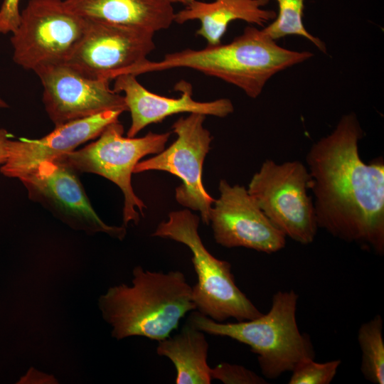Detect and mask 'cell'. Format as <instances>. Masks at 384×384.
<instances>
[{"label":"cell","instance_id":"cell-9","mask_svg":"<svg viewBox=\"0 0 384 384\" xmlns=\"http://www.w3.org/2000/svg\"><path fill=\"white\" fill-rule=\"evenodd\" d=\"M206 116L191 113L172 125L176 139L151 158L139 161L134 174L163 171L180 178L175 198L182 206L199 211L202 221L209 224V214L215 199L206 191L202 181L203 166L210 149L212 137L204 127Z\"/></svg>","mask_w":384,"mask_h":384},{"label":"cell","instance_id":"cell-20","mask_svg":"<svg viewBox=\"0 0 384 384\" xmlns=\"http://www.w3.org/2000/svg\"><path fill=\"white\" fill-rule=\"evenodd\" d=\"M279 6L276 18L262 30L273 40L289 35H297L310 41L321 51L326 53L325 43L310 34L304 28L302 16L305 0H275Z\"/></svg>","mask_w":384,"mask_h":384},{"label":"cell","instance_id":"cell-6","mask_svg":"<svg viewBox=\"0 0 384 384\" xmlns=\"http://www.w3.org/2000/svg\"><path fill=\"white\" fill-rule=\"evenodd\" d=\"M124 127L118 121L110 124L96 140L83 148L63 154L53 161L60 163L77 174L92 173L115 183L124 195L123 223L137 224L146 206L134 193L132 174L140 160L157 154L165 149L171 132H148L142 137H124Z\"/></svg>","mask_w":384,"mask_h":384},{"label":"cell","instance_id":"cell-2","mask_svg":"<svg viewBox=\"0 0 384 384\" xmlns=\"http://www.w3.org/2000/svg\"><path fill=\"white\" fill-rule=\"evenodd\" d=\"M313 56L309 51H294L279 46L262 29L247 26L227 44L186 48L167 53L159 61H144L131 74L139 75L176 68H191L219 78L257 98L267 82L277 73Z\"/></svg>","mask_w":384,"mask_h":384},{"label":"cell","instance_id":"cell-14","mask_svg":"<svg viewBox=\"0 0 384 384\" xmlns=\"http://www.w3.org/2000/svg\"><path fill=\"white\" fill-rule=\"evenodd\" d=\"M121 110H108L86 118L55 127L40 139L9 140V155L1 165V173L20 178L35 170L44 161H53L71 152L80 145L95 139L110 124L118 121Z\"/></svg>","mask_w":384,"mask_h":384},{"label":"cell","instance_id":"cell-15","mask_svg":"<svg viewBox=\"0 0 384 384\" xmlns=\"http://www.w3.org/2000/svg\"><path fill=\"white\" fill-rule=\"evenodd\" d=\"M114 80L113 90L124 93L131 114L132 122L127 133L129 137H134L146 126L161 122L173 114L188 112L225 117L234 111L233 102L227 98L209 102L195 100L191 85L186 82H180L176 87L181 95L171 98L150 92L132 74L121 75Z\"/></svg>","mask_w":384,"mask_h":384},{"label":"cell","instance_id":"cell-26","mask_svg":"<svg viewBox=\"0 0 384 384\" xmlns=\"http://www.w3.org/2000/svg\"><path fill=\"white\" fill-rule=\"evenodd\" d=\"M7 107H9L8 104L1 97H0V109Z\"/></svg>","mask_w":384,"mask_h":384},{"label":"cell","instance_id":"cell-3","mask_svg":"<svg viewBox=\"0 0 384 384\" xmlns=\"http://www.w3.org/2000/svg\"><path fill=\"white\" fill-rule=\"evenodd\" d=\"M132 285L110 287L99 299L104 319L117 340L137 336L159 341L194 309L192 286L180 271L133 270Z\"/></svg>","mask_w":384,"mask_h":384},{"label":"cell","instance_id":"cell-7","mask_svg":"<svg viewBox=\"0 0 384 384\" xmlns=\"http://www.w3.org/2000/svg\"><path fill=\"white\" fill-rule=\"evenodd\" d=\"M309 181L307 167L301 161L266 159L247 188L273 225L302 245L311 243L319 228L308 194Z\"/></svg>","mask_w":384,"mask_h":384},{"label":"cell","instance_id":"cell-21","mask_svg":"<svg viewBox=\"0 0 384 384\" xmlns=\"http://www.w3.org/2000/svg\"><path fill=\"white\" fill-rule=\"evenodd\" d=\"M341 360L317 363L314 358L301 361L291 371L289 384H329L336 375Z\"/></svg>","mask_w":384,"mask_h":384},{"label":"cell","instance_id":"cell-13","mask_svg":"<svg viewBox=\"0 0 384 384\" xmlns=\"http://www.w3.org/2000/svg\"><path fill=\"white\" fill-rule=\"evenodd\" d=\"M220 196L209 214L215 242L232 248L242 247L272 254L285 247L286 236L276 228L247 191L222 179Z\"/></svg>","mask_w":384,"mask_h":384},{"label":"cell","instance_id":"cell-5","mask_svg":"<svg viewBox=\"0 0 384 384\" xmlns=\"http://www.w3.org/2000/svg\"><path fill=\"white\" fill-rule=\"evenodd\" d=\"M199 222V217L188 209L172 211L152 234L181 242L191 252L197 275V282L192 286L196 309L218 322L260 316L262 313L236 285L230 264L216 258L205 247L198 233Z\"/></svg>","mask_w":384,"mask_h":384},{"label":"cell","instance_id":"cell-24","mask_svg":"<svg viewBox=\"0 0 384 384\" xmlns=\"http://www.w3.org/2000/svg\"><path fill=\"white\" fill-rule=\"evenodd\" d=\"M9 135L8 132L3 128L0 129V164H3L9 155Z\"/></svg>","mask_w":384,"mask_h":384},{"label":"cell","instance_id":"cell-22","mask_svg":"<svg viewBox=\"0 0 384 384\" xmlns=\"http://www.w3.org/2000/svg\"><path fill=\"white\" fill-rule=\"evenodd\" d=\"M212 380L215 379L225 384H265L267 381L245 367L228 363H220L211 368Z\"/></svg>","mask_w":384,"mask_h":384},{"label":"cell","instance_id":"cell-23","mask_svg":"<svg viewBox=\"0 0 384 384\" xmlns=\"http://www.w3.org/2000/svg\"><path fill=\"white\" fill-rule=\"evenodd\" d=\"M20 0H4L0 7V33H13L21 17Z\"/></svg>","mask_w":384,"mask_h":384},{"label":"cell","instance_id":"cell-1","mask_svg":"<svg viewBox=\"0 0 384 384\" xmlns=\"http://www.w3.org/2000/svg\"><path fill=\"white\" fill-rule=\"evenodd\" d=\"M363 132L353 112L314 143L306 154L309 190L319 228L384 254V162L361 156Z\"/></svg>","mask_w":384,"mask_h":384},{"label":"cell","instance_id":"cell-17","mask_svg":"<svg viewBox=\"0 0 384 384\" xmlns=\"http://www.w3.org/2000/svg\"><path fill=\"white\" fill-rule=\"evenodd\" d=\"M270 0H214L205 2L193 0L184 9L175 13L174 22L182 24L198 20L200 28L196 35L203 38L208 46L221 43V39L230 22L244 21L264 26L277 16L275 11L265 9Z\"/></svg>","mask_w":384,"mask_h":384},{"label":"cell","instance_id":"cell-12","mask_svg":"<svg viewBox=\"0 0 384 384\" xmlns=\"http://www.w3.org/2000/svg\"><path fill=\"white\" fill-rule=\"evenodd\" d=\"M33 72L43 87V102L55 127L108 110L127 111L123 95L111 89L108 80L87 77L64 63Z\"/></svg>","mask_w":384,"mask_h":384},{"label":"cell","instance_id":"cell-19","mask_svg":"<svg viewBox=\"0 0 384 384\" xmlns=\"http://www.w3.org/2000/svg\"><path fill=\"white\" fill-rule=\"evenodd\" d=\"M383 320L380 314L362 324L358 331L361 351V371L373 384L384 383Z\"/></svg>","mask_w":384,"mask_h":384},{"label":"cell","instance_id":"cell-25","mask_svg":"<svg viewBox=\"0 0 384 384\" xmlns=\"http://www.w3.org/2000/svg\"><path fill=\"white\" fill-rule=\"evenodd\" d=\"M168 1H170L171 4L178 3V4H181L186 6L190 4L193 0H168Z\"/></svg>","mask_w":384,"mask_h":384},{"label":"cell","instance_id":"cell-10","mask_svg":"<svg viewBox=\"0 0 384 384\" xmlns=\"http://www.w3.org/2000/svg\"><path fill=\"white\" fill-rule=\"evenodd\" d=\"M87 21L84 36L64 63L87 77L110 82L129 74L155 48L151 31Z\"/></svg>","mask_w":384,"mask_h":384},{"label":"cell","instance_id":"cell-18","mask_svg":"<svg viewBox=\"0 0 384 384\" xmlns=\"http://www.w3.org/2000/svg\"><path fill=\"white\" fill-rule=\"evenodd\" d=\"M209 345L204 332L187 322L181 331L158 341L156 353L169 358L176 370L177 384H210Z\"/></svg>","mask_w":384,"mask_h":384},{"label":"cell","instance_id":"cell-8","mask_svg":"<svg viewBox=\"0 0 384 384\" xmlns=\"http://www.w3.org/2000/svg\"><path fill=\"white\" fill-rule=\"evenodd\" d=\"M87 26V21L70 11L63 0H29L11 37L13 60L33 71L65 63Z\"/></svg>","mask_w":384,"mask_h":384},{"label":"cell","instance_id":"cell-4","mask_svg":"<svg viewBox=\"0 0 384 384\" xmlns=\"http://www.w3.org/2000/svg\"><path fill=\"white\" fill-rule=\"evenodd\" d=\"M298 299L294 290L278 291L272 296L269 311L257 318L223 323L196 311L188 321L204 333L248 346L257 356L263 376L274 379L292 371L301 361L314 358L310 338L300 332L297 323Z\"/></svg>","mask_w":384,"mask_h":384},{"label":"cell","instance_id":"cell-16","mask_svg":"<svg viewBox=\"0 0 384 384\" xmlns=\"http://www.w3.org/2000/svg\"><path fill=\"white\" fill-rule=\"evenodd\" d=\"M73 13L90 21L142 28L156 32L174 22L168 0H64Z\"/></svg>","mask_w":384,"mask_h":384},{"label":"cell","instance_id":"cell-11","mask_svg":"<svg viewBox=\"0 0 384 384\" xmlns=\"http://www.w3.org/2000/svg\"><path fill=\"white\" fill-rule=\"evenodd\" d=\"M28 198L71 228L88 234L104 233L122 240L125 227L106 224L97 214L78 174L57 161H44L19 178Z\"/></svg>","mask_w":384,"mask_h":384}]
</instances>
